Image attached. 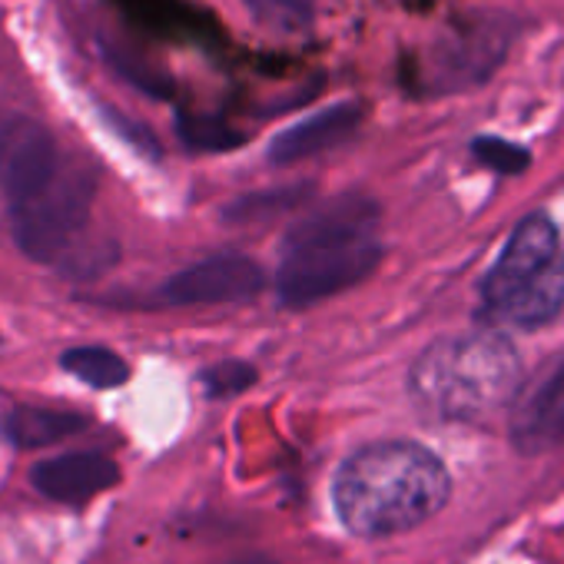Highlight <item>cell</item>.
<instances>
[{
	"mask_svg": "<svg viewBox=\"0 0 564 564\" xmlns=\"http://www.w3.org/2000/svg\"><path fill=\"white\" fill-rule=\"evenodd\" d=\"M445 465L415 442H379L356 452L336 475V508L349 531L389 538L419 528L448 501Z\"/></svg>",
	"mask_w": 564,
	"mask_h": 564,
	"instance_id": "1",
	"label": "cell"
},
{
	"mask_svg": "<svg viewBox=\"0 0 564 564\" xmlns=\"http://www.w3.org/2000/svg\"><path fill=\"white\" fill-rule=\"evenodd\" d=\"M379 209L362 196H339L300 219L286 239L275 290L286 306H310L366 279L382 256Z\"/></svg>",
	"mask_w": 564,
	"mask_h": 564,
	"instance_id": "2",
	"label": "cell"
},
{
	"mask_svg": "<svg viewBox=\"0 0 564 564\" xmlns=\"http://www.w3.org/2000/svg\"><path fill=\"white\" fill-rule=\"evenodd\" d=\"M518 382V352L498 333L452 336L432 346L412 372L419 399L432 412L462 422H481L501 412L514 399Z\"/></svg>",
	"mask_w": 564,
	"mask_h": 564,
	"instance_id": "3",
	"label": "cell"
},
{
	"mask_svg": "<svg viewBox=\"0 0 564 564\" xmlns=\"http://www.w3.org/2000/svg\"><path fill=\"white\" fill-rule=\"evenodd\" d=\"M521 24L505 11L458 14L435 31L422 54V87L429 94H462L491 80L508 57Z\"/></svg>",
	"mask_w": 564,
	"mask_h": 564,
	"instance_id": "4",
	"label": "cell"
},
{
	"mask_svg": "<svg viewBox=\"0 0 564 564\" xmlns=\"http://www.w3.org/2000/svg\"><path fill=\"white\" fill-rule=\"evenodd\" d=\"M97 193V176L87 163L67 156L61 170L37 189L11 203L21 249L37 262H61L77 246Z\"/></svg>",
	"mask_w": 564,
	"mask_h": 564,
	"instance_id": "5",
	"label": "cell"
},
{
	"mask_svg": "<svg viewBox=\"0 0 564 564\" xmlns=\"http://www.w3.org/2000/svg\"><path fill=\"white\" fill-rule=\"evenodd\" d=\"M67 156L44 123L24 113H0V189L18 203L51 180Z\"/></svg>",
	"mask_w": 564,
	"mask_h": 564,
	"instance_id": "6",
	"label": "cell"
},
{
	"mask_svg": "<svg viewBox=\"0 0 564 564\" xmlns=\"http://www.w3.org/2000/svg\"><path fill=\"white\" fill-rule=\"evenodd\" d=\"M557 259V232L554 223L541 213L524 216L505 252L498 256L495 269L485 279V303L491 313H498L518 290H524L534 275H541L551 262Z\"/></svg>",
	"mask_w": 564,
	"mask_h": 564,
	"instance_id": "7",
	"label": "cell"
},
{
	"mask_svg": "<svg viewBox=\"0 0 564 564\" xmlns=\"http://www.w3.org/2000/svg\"><path fill=\"white\" fill-rule=\"evenodd\" d=\"M262 290V269L242 256H213L166 282V300L183 306L199 303H239Z\"/></svg>",
	"mask_w": 564,
	"mask_h": 564,
	"instance_id": "8",
	"label": "cell"
},
{
	"mask_svg": "<svg viewBox=\"0 0 564 564\" xmlns=\"http://www.w3.org/2000/svg\"><path fill=\"white\" fill-rule=\"evenodd\" d=\"M31 478H34L37 491H44L47 498L64 501V505H80V501L113 488L120 471L107 455L74 452V455H57V458L41 462L31 471Z\"/></svg>",
	"mask_w": 564,
	"mask_h": 564,
	"instance_id": "9",
	"label": "cell"
},
{
	"mask_svg": "<svg viewBox=\"0 0 564 564\" xmlns=\"http://www.w3.org/2000/svg\"><path fill=\"white\" fill-rule=\"evenodd\" d=\"M362 123V107L359 104H336L326 107L306 120H300L296 127L282 130L272 147H269V160L279 166H290L300 160H310L316 153H326L333 147H339L343 140H349Z\"/></svg>",
	"mask_w": 564,
	"mask_h": 564,
	"instance_id": "10",
	"label": "cell"
},
{
	"mask_svg": "<svg viewBox=\"0 0 564 564\" xmlns=\"http://www.w3.org/2000/svg\"><path fill=\"white\" fill-rule=\"evenodd\" d=\"M514 442L528 455L547 452L564 442V362L518 409Z\"/></svg>",
	"mask_w": 564,
	"mask_h": 564,
	"instance_id": "11",
	"label": "cell"
},
{
	"mask_svg": "<svg viewBox=\"0 0 564 564\" xmlns=\"http://www.w3.org/2000/svg\"><path fill=\"white\" fill-rule=\"evenodd\" d=\"M564 306V259H554L524 290H518L495 316L518 326H541Z\"/></svg>",
	"mask_w": 564,
	"mask_h": 564,
	"instance_id": "12",
	"label": "cell"
},
{
	"mask_svg": "<svg viewBox=\"0 0 564 564\" xmlns=\"http://www.w3.org/2000/svg\"><path fill=\"white\" fill-rule=\"evenodd\" d=\"M84 419L70 415V412H57V409H18L8 419V435L24 445V448H41L51 445L57 438H67L74 432H80Z\"/></svg>",
	"mask_w": 564,
	"mask_h": 564,
	"instance_id": "13",
	"label": "cell"
},
{
	"mask_svg": "<svg viewBox=\"0 0 564 564\" xmlns=\"http://www.w3.org/2000/svg\"><path fill=\"white\" fill-rule=\"evenodd\" d=\"M64 369L74 372L80 382H87V386H94V389L123 386L127 376H130L127 362H123L117 352L104 349V346H80V349H70V352L64 356Z\"/></svg>",
	"mask_w": 564,
	"mask_h": 564,
	"instance_id": "14",
	"label": "cell"
},
{
	"mask_svg": "<svg viewBox=\"0 0 564 564\" xmlns=\"http://www.w3.org/2000/svg\"><path fill=\"white\" fill-rule=\"evenodd\" d=\"M242 4L272 34H303L319 11V0H242Z\"/></svg>",
	"mask_w": 564,
	"mask_h": 564,
	"instance_id": "15",
	"label": "cell"
},
{
	"mask_svg": "<svg viewBox=\"0 0 564 564\" xmlns=\"http://www.w3.org/2000/svg\"><path fill=\"white\" fill-rule=\"evenodd\" d=\"M180 133L189 147H199V150H229L236 143H242L246 137L229 130L226 123H216V120H203V117H183L180 120Z\"/></svg>",
	"mask_w": 564,
	"mask_h": 564,
	"instance_id": "16",
	"label": "cell"
},
{
	"mask_svg": "<svg viewBox=\"0 0 564 564\" xmlns=\"http://www.w3.org/2000/svg\"><path fill=\"white\" fill-rule=\"evenodd\" d=\"M475 156H478L485 166L498 170V173H521V170L528 166V153H524L521 147H511V143L495 140V137L478 140V143H475Z\"/></svg>",
	"mask_w": 564,
	"mask_h": 564,
	"instance_id": "17",
	"label": "cell"
},
{
	"mask_svg": "<svg viewBox=\"0 0 564 564\" xmlns=\"http://www.w3.org/2000/svg\"><path fill=\"white\" fill-rule=\"evenodd\" d=\"M203 382H206L209 395H236L252 382V369L242 362H223V366L209 369L203 376Z\"/></svg>",
	"mask_w": 564,
	"mask_h": 564,
	"instance_id": "18",
	"label": "cell"
},
{
	"mask_svg": "<svg viewBox=\"0 0 564 564\" xmlns=\"http://www.w3.org/2000/svg\"><path fill=\"white\" fill-rule=\"evenodd\" d=\"M236 564H272V561H262V557H256V561H236Z\"/></svg>",
	"mask_w": 564,
	"mask_h": 564,
	"instance_id": "19",
	"label": "cell"
},
{
	"mask_svg": "<svg viewBox=\"0 0 564 564\" xmlns=\"http://www.w3.org/2000/svg\"><path fill=\"white\" fill-rule=\"evenodd\" d=\"M561 259H564V256H561Z\"/></svg>",
	"mask_w": 564,
	"mask_h": 564,
	"instance_id": "20",
	"label": "cell"
}]
</instances>
